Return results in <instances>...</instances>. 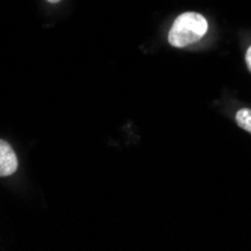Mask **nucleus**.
<instances>
[{
    "mask_svg": "<svg viewBox=\"0 0 251 251\" xmlns=\"http://www.w3.org/2000/svg\"><path fill=\"white\" fill-rule=\"evenodd\" d=\"M208 32V21L197 12L180 14L169 32V42L176 49H184L200 41Z\"/></svg>",
    "mask_w": 251,
    "mask_h": 251,
    "instance_id": "1",
    "label": "nucleus"
},
{
    "mask_svg": "<svg viewBox=\"0 0 251 251\" xmlns=\"http://www.w3.org/2000/svg\"><path fill=\"white\" fill-rule=\"evenodd\" d=\"M18 167V159L11 145L0 140V177L11 176Z\"/></svg>",
    "mask_w": 251,
    "mask_h": 251,
    "instance_id": "2",
    "label": "nucleus"
},
{
    "mask_svg": "<svg viewBox=\"0 0 251 251\" xmlns=\"http://www.w3.org/2000/svg\"><path fill=\"white\" fill-rule=\"evenodd\" d=\"M235 119H236V124L239 125V128H242L251 134V108H241L236 113Z\"/></svg>",
    "mask_w": 251,
    "mask_h": 251,
    "instance_id": "3",
    "label": "nucleus"
},
{
    "mask_svg": "<svg viewBox=\"0 0 251 251\" xmlns=\"http://www.w3.org/2000/svg\"><path fill=\"white\" fill-rule=\"evenodd\" d=\"M245 63H247L248 71L251 73V45H250L248 50H247V53H245Z\"/></svg>",
    "mask_w": 251,
    "mask_h": 251,
    "instance_id": "4",
    "label": "nucleus"
},
{
    "mask_svg": "<svg viewBox=\"0 0 251 251\" xmlns=\"http://www.w3.org/2000/svg\"><path fill=\"white\" fill-rule=\"evenodd\" d=\"M47 2H50V3H57V2H60V0H47Z\"/></svg>",
    "mask_w": 251,
    "mask_h": 251,
    "instance_id": "5",
    "label": "nucleus"
}]
</instances>
